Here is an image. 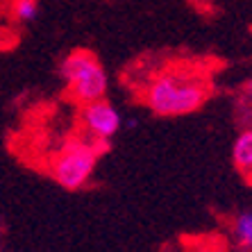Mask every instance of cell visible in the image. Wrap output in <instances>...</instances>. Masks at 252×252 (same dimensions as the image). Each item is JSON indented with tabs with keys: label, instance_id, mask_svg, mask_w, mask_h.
<instances>
[{
	"label": "cell",
	"instance_id": "obj_1",
	"mask_svg": "<svg viewBox=\"0 0 252 252\" xmlns=\"http://www.w3.org/2000/svg\"><path fill=\"white\" fill-rule=\"evenodd\" d=\"M211 94L209 77L187 64L155 70L141 89L143 105L157 116L175 118L198 112Z\"/></svg>",
	"mask_w": 252,
	"mask_h": 252
},
{
	"label": "cell",
	"instance_id": "obj_2",
	"mask_svg": "<svg viewBox=\"0 0 252 252\" xmlns=\"http://www.w3.org/2000/svg\"><path fill=\"white\" fill-rule=\"evenodd\" d=\"M59 75L64 82L66 95L80 107L102 100L109 89L105 66L98 59V55L87 48L70 50L59 64Z\"/></svg>",
	"mask_w": 252,
	"mask_h": 252
},
{
	"label": "cell",
	"instance_id": "obj_3",
	"mask_svg": "<svg viewBox=\"0 0 252 252\" xmlns=\"http://www.w3.org/2000/svg\"><path fill=\"white\" fill-rule=\"evenodd\" d=\"M102 153H105L102 146L84 136H77L57 150L50 161V175L66 191H80L91 182Z\"/></svg>",
	"mask_w": 252,
	"mask_h": 252
},
{
	"label": "cell",
	"instance_id": "obj_4",
	"mask_svg": "<svg viewBox=\"0 0 252 252\" xmlns=\"http://www.w3.org/2000/svg\"><path fill=\"white\" fill-rule=\"evenodd\" d=\"M80 125H82L84 139L107 148V143L118 134V129L123 125V116L109 100L102 98L95 100V102H89V105H82Z\"/></svg>",
	"mask_w": 252,
	"mask_h": 252
},
{
	"label": "cell",
	"instance_id": "obj_5",
	"mask_svg": "<svg viewBox=\"0 0 252 252\" xmlns=\"http://www.w3.org/2000/svg\"><path fill=\"white\" fill-rule=\"evenodd\" d=\"M232 161L243 177L252 180V127L239 132L232 143Z\"/></svg>",
	"mask_w": 252,
	"mask_h": 252
},
{
	"label": "cell",
	"instance_id": "obj_6",
	"mask_svg": "<svg viewBox=\"0 0 252 252\" xmlns=\"http://www.w3.org/2000/svg\"><path fill=\"white\" fill-rule=\"evenodd\" d=\"M232 236L239 246L252 252V211H241L232 220Z\"/></svg>",
	"mask_w": 252,
	"mask_h": 252
},
{
	"label": "cell",
	"instance_id": "obj_7",
	"mask_svg": "<svg viewBox=\"0 0 252 252\" xmlns=\"http://www.w3.org/2000/svg\"><path fill=\"white\" fill-rule=\"evenodd\" d=\"M9 14L16 23H32L39 16V2L36 0H12Z\"/></svg>",
	"mask_w": 252,
	"mask_h": 252
},
{
	"label": "cell",
	"instance_id": "obj_8",
	"mask_svg": "<svg viewBox=\"0 0 252 252\" xmlns=\"http://www.w3.org/2000/svg\"><path fill=\"white\" fill-rule=\"evenodd\" d=\"M241 95H243V98H246L248 102H252V77L241 84Z\"/></svg>",
	"mask_w": 252,
	"mask_h": 252
},
{
	"label": "cell",
	"instance_id": "obj_9",
	"mask_svg": "<svg viewBox=\"0 0 252 252\" xmlns=\"http://www.w3.org/2000/svg\"><path fill=\"white\" fill-rule=\"evenodd\" d=\"M0 246H2V225H0Z\"/></svg>",
	"mask_w": 252,
	"mask_h": 252
}]
</instances>
